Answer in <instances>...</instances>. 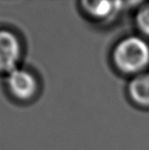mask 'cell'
Instances as JSON below:
<instances>
[{
    "mask_svg": "<svg viewBox=\"0 0 149 150\" xmlns=\"http://www.w3.org/2000/svg\"><path fill=\"white\" fill-rule=\"evenodd\" d=\"M127 95L134 105L149 110V69L131 78Z\"/></svg>",
    "mask_w": 149,
    "mask_h": 150,
    "instance_id": "277c9868",
    "label": "cell"
},
{
    "mask_svg": "<svg viewBox=\"0 0 149 150\" xmlns=\"http://www.w3.org/2000/svg\"><path fill=\"white\" fill-rule=\"evenodd\" d=\"M21 55L18 38L9 31L0 30V72L10 73L17 69Z\"/></svg>",
    "mask_w": 149,
    "mask_h": 150,
    "instance_id": "7a4b0ae2",
    "label": "cell"
},
{
    "mask_svg": "<svg viewBox=\"0 0 149 150\" xmlns=\"http://www.w3.org/2000/svg\"><path fill=\"white\" fill-rule=\"evenodd\" d=\"M123 2L120 1H84V10L92 17L98 19L112 18L123 8Z\"/></svg>",
    "mask_w": 149,
    "mask_h": 150,
    "instance_id": "5b68a950",
    "label": "cell"
},
{
    "mask_svg": "<svg viewBox=\"0 0 149 150\" xmlns=\"http://www.w3.org/2000/svg\"><path fill=\"white\" fill-rule=\"evenodd\" d=\"M116 69L127 76H135L149 69V40L140 34L120 40L112 51Z\"/></svg>",
    "mask_w": 149,
    "mask_h": 150,
    "instance_id": "6da1fadb",
    "label": "cell"
},
{
    "mask_svg": "<svg viewBox=\"0 0 149 150\" xmlns=\"http://www.w3.org/2000/svg\"><path fill=\"white\" fill-rule=\"evenodd\" d=\"M7 85L14 97L23 100L32 98L37 88L33 76L28 71L18 68L8 73Z\"/></svg>",
    "mask_w": 149,
    "mask_h": 150,
    "instance_id": "3957f363",
    "label": "cell"
},
{
    "mask_svg": "<svg viewBox=\"0 0 149 150\" xmlns=\"http://www.w3.org/2000/svg\"><path fill=\"white\" fill-rule=\"evenodd\" d=\"M134 24L139 34L149 40V2H141L134 15Z\"/></svg>",
    "mask_w": 149,
    "mask_h": 150,
    "instance_id": "8992f818",
    "label": "cell"
}]
</instances>
